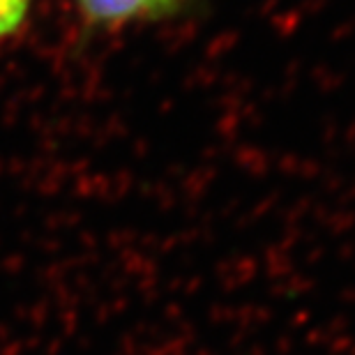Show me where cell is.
<instances>
[{
  "label": "cell",
  "mask_w": 355,
  "mask_h": 355,
  "mask_svg": "<svg viewBox=\"0 0 355 355\" xmlns=\"http://www.w3.org/2000/svg\"><path fill=\"white\" fill-rule=\"evenodd\" d=\"M33 0H0V42H7L24 31L31 19Z\"/></svg>",
  "instance_id": "7a4b0ae2"
},
{
  "label": "cell",
  "mask_w": 355,
  "mask_h": 355,
  "mask_svg": "<svg viewBox=\"0 0 355 355\" xmlns=\"http://www.w3.org/2000/svg\"><path fill=\"white\" fill-rule=\"evenodd\" d=\"M191 3L194 0H74L81 19L97 31L168 19Z\"/></svg>",
  "instance_id": "6da1fadb"
}]
</instances>
